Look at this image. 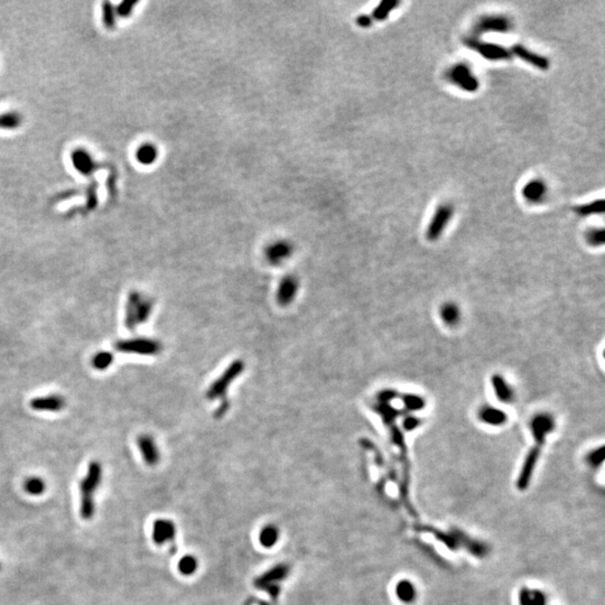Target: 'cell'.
Returning a JSON list of instances; mask_svg holds the SVG:
<instances>
[{"label": "cell", "instance_id": "1", "mask_svg": "<svg viewBox=\"0 0 605 605\" xmlns=\"http://www.w3.org/2000/svg\"><path fill=\"white\" fill-rule=\"evenodd\" d=\"M530 428L532 436L535 437V445L532 446L529 453H528L524 465L521 468L519 478L517 481L518 489L521 491L526 490L530 483L532 473H534L538 460H539L547 435L550 434L555 428V419H553L551 415L547 413L538 414L531 419Z\"/></svg>", "mask_w": 605, "mask_h": 605}, {"label": "cell", "instance_id": "2", "mask_svg": "<svg viewBox=\"0 0 605 605\" xmlns=\"http://www.w3.org/2000/svg\"><path fill=\"white\" fill-rule=\"evenodd\" d=\"M153 304L138 291H131L128 296L126 306L125 324L129 330H134L149 317Z\"/></svg>", "mask_w": 605, "mask_h": 605}, {"label": "cell", "instance_id": "3", "mask_svg": "<svg viewBox=\"0 0 605 605\" xmlns=\"http://www.w3.org/2000/svg\"><path fill=\"white\" fill-rule=\"evenodd\" d=\"M289 574V567L285 564H278L270 570L261 574L255 579V586L268 593L273 598H277L280 592V585Z\"/></svg>", "mask_w": 605, "mask_h": 605}, {"label": "cell", "instance_id": "4", "mask_svg": "<svg viewBox=\"0 0 605 605\" xmlns=\"http://www.w3.org/2000/svg\"><path fill=\"white\" fill-rule=\"evenodd\" d=\"M118 352L135 353V355H156L160 351V343L148 338H128L115 343Z\"/></svg>", "mask_w": 605, "mask_h": 605}, {"label": "cell", "instance_id": "5", "mask_svg": "<svg viewBox=\"0 0 605 605\" xmlns=\"http://www.w3.org/2000/svg\"><path fill=\"white\" fill-rule=\"evenodd\" d=\"M454 212V209L452 208V205L449 204H444L440 205V207L437 209V211L435 212L434 217L432 219V221L429 223V227L427 229L426 232V237L429 241H436L440 235H442L444 229L446 228V225L449 222L450 218H452Z\"/></svg>", "mask_w": 605, "mask_h": 605}, {"label": "cell", "instance_id": "6", "mask_svg": "<svg viewBox=\"0 0 605 605\" xmlns=\"http://www.w3.org/2000/svg\"><path fill=\"white\" fill-rule=\"evenodd\" d=\"M102 478V468L99 462H91L84 479L81 481V500L93 499V493L99 488Z\"/></svg>", "mask_w": 605, "mask_h": 605}, {"label": "cell", "instance_id": "7", "mask_svg": "<svg viewBox=\"0 0 605 605\" xmlns=\"http://www.w3.org/2000/svg\"><path fill=\"white\" fill-rule=\"evenodd\" d=\"M153 541L158 546L175 539L176 526L169 519H157L153 525Z\"/></svg>", "mask_w": 605, "mask_h": 605}, {"label": "cell", "instance_id": "8", "mask_svg": "<svg viewBox=\"0 0 605 605\" xmlns=\"http://www.w3.org/2000/svg\"><path fill=\"white\" fill-rule=\"evenodd\" d=\"M29 406L35 412H61L65 407V399L60 394H47L32 399Z\"/></svg>", "mask_w": 605, "mask_h": 605}, {"label": "cell", "instance_id": "9", "mask_svg": "<svg viewBox=\"0 0 605 605\" xmlns=\"http://www.w3.org/2000/svg\"><path fill=\"white\" fill-rule=\"evenodd\" d=\"M71 160L76 171L84 176H91L95 172L96 167H98L90 154L85 149H82V148L73 150L71 155Z\"/></svg>", "mask_w": 605, "mask_h": 605}, {"label": "cell", "instance_id": "10", "mask_svg": "<svg viewBox=\"0 0 605 605\" xmlns=\"http://www.w3.org/2000/svg\"><path fill=\"white\" fill-rule=\"evenodd\" d=\"M468 44L470 47H472L483 56V58L488 60H506L510 58L509 52L500 45L476 42V40H470Z\"/></svg>", "mask_w": 605, "mask_h": 605}, {"label": "cell", "instance_id": "11", "mask_svg": "<svg viewBox=\"0 0 605 605\" xmlns=\"http://www.w3.org/2000/svg\"><path fill=\"white\" fill-rule=\"evenodd\" d=\"M450 80L465 91H475L479 88V82L464 65H458L450 71Z\"/></svg>", "mask_w": 605, "mask_h": 605}, {"label": "cell", "instance_id": "12", "mask_svg": "<svg viewBox=\"0 0 605 605\" xmlns=\"http://www.w3.org/2000/svg\"><path fill=\"white\" fill-rule=\"evenodd\" d=\"M137 443L142 455V459L148 465H156L160 462L161 454L153 437L148 436V435H142V436L138 438Z\"/></svg>", "mask_w": 605, "mask_h": 605}, {"label": "cell", "instance_id": "13", "mask_svg": "<svg viewBox=\"0 0 605 605\" xmlns=\"http://www.w3.org/2000/svg\"><path fill=\"white\" fill-rule=\"evenodd\" d=\"M479 419L482 423L491 426H501L508 420L507 414L499 408L492 406H484L480 409Z\"/></svg>", "mask_w": 605, "mask_h": 605}, {"label": "cell", "instance_id": "14", "mask_svg": "<svg viewBox=\"0 0 605 605\" xmlns=\"http://www.w3.org/2000/svg\"><path fill=\"white\" fill-rule=\"evenodd\" d=\"M492 388L495 393V397L502 402H511L514 400V390L510 387V384L507 382L506 379L501 374L495 373L492 376L491 379Z\"/></svg>", "mask_w": 605, "mask_h": 605}, {"label": "cell", "instance_id": "15", "mask_svg": "<svg viewBox=\"0 0 605 605\" xmlns=\"http://www.w3.org/2000/svg\"><path fill=\"white\" fill-rule=\"evenodd\" d=\"M512 53L517 55L518 58H520L521 60L526 61L527 63L534 65L540 70H547L548 66H549V62H548L546 58L530 52V51H528L527 48L522 47L521 45H515L514 47H512Z\"/></svg>", "mask_w": 605, "mask_h": 605}, {"label": "cell", "instance_id": "16", "mask_svg": "<svg viewBox=\"0 0 605 605\" xmlns=\"http://www.w3.org/2000/svg\"><path fill=\"white\" fill-rule=\"evenodd\" d=\"M279 530L275 525H266L259 532V543L264 548H273L279 540Z\"/></svg>", "mask_w": 605, "mask_h": 605}, {"label": "cell", "instance_id": "17", "mask_svg": "<svg viewBox=\"0 0 605 605\" xmlns=\"http://www.w3.org/2000/svg\"><path fill=\"white\" fill-rule=\"evenodd\" d=\"M396 595L402 603H413L416 598V588L408 579H402L396 585Z\"/></svg>", "mask_w": 605, "mask_h": 605}, {"label": "cell", "instance_id": "18", "mask_svg": "<svg viewBox=\"0 0 605 605\" xmlns=\"http://www.w3.org/2000/svg\"><path fill=\"white\" fill-rule=\"evenodd\" d=\"M439 316L446 325L454 326L461 319L460 309L453 302H445L439 310Z\"/></svg>", "mask_w": 605, "mask_h": 605}, {"label": "cell", "instance_id": "19", "mask_svg": "<svg viewBox=\"0 0 605 605\" xmlns=\"http://www.w3.org/2000/svg\"><path fill=\"white\" fill-rule=\"evenodd\" d=\"M401 399V401L404 404V412L405 413H417L419 410H422L425 408V400L423 397L418 396L416 393H405L402 397H399Z\"/></svg>", "mask_w": 605, "mask_h": 605}, {"label": "cell", "instance_id": "20", "mask_svg": "<svg viewBox=\"0 0 605 605\" xmlns=\"http://www.w3.org/2000/svg\"><path fill=\"white\" fill-rule=\"evenodd\" d=\"M520 605H545L546 598L540 591H530L522 588L519 595Z\"/></svg>", "mask_w": 605, "mask_h": 605}, {"label": "cell", "instance_id": "21", "mask_svg": "<svg viewBox=\"0 0 605 605\" xmlns=\"http://www.w3.org/2000/svg\"><path fill=\"white\" fill-rule=\"evenodd\" d=\"M178 572L184 576H192L196 573L198 568V561L195 556L185 555L183 556L177 564Z\"/></svg>", "mask_w": 605, "mask_h": 605}, {"label": "cell", "instance_id": "22", "mask_svg": "<svg viewBox=\"0 0 605 605\" xmlns=\"http://www.w3.org/2000/svg\"><path fill=\"white\" fill-rule=\"evenodd\" d=\"M136 157L138 162L143 164V165H149V164L155 162L157 158V150L153 145H142L140 148H138Z\"/></svg>", "mask_w": 605, "mask_h": 605}, {"label": "cell", "instance_id": "23", "mask_svg": "<svg viewBox=\"0 0 605 605\" xmlns=\"http://www.w3.org/2000/svg\"><path fill=\"white\" fill-rule=\"evenodd\" d=\"M112 363H114V355L107 351L96 353V355L92 358V367H93L95 370L99 371L107 370Z\"/></svg>", "mask_w": 605, "mask_h": 605}, {"label": "cell", "instance_id": "24", "mask_svg": "<svg viewBox=\"0 0 605 605\" xmlns=\"http://www.w3.org/2000/svg\"><path fill=\"white\" fill-rule=\"evenodd\" d=\"M23 118L17 112L0 115V129H16L22 125Z\"/></svg>", "mask_w": 605, "mask_h": 605}, {"label": "cell", "instance_id": "25", "mask_svg": "<svg viewBox=\"0 0 605 605\" xmlns=\"http://www.w3.org/2000/svg\"><path fill=\"white\" fill-rule=\"evenodd\" d=\"M24 489L30 495H40L44 493L46 485L43 479L33 476V478H29L25 481Z\"/></svg>", "mask_w": 605, "mask_h": 605}, {"label": "cell", "instance_id": "26", "mask_svg": "<svg viewBox=\"0 0 605 605\" xmlns=\"http://www.w3.org/2000/svg\"><path fill=\"white\" fill-rule=\"evenodd\" d=\"M102 20L107 28L112 29L116 25V9L109 2L102 4Z\"/></svg>", "mask_w": 605, "mask_h": 605}, {"label": "cell", "instance_id": "27", "mask_svg": "<svg viewBox=\"0 0 605 605\" xmlns=\"http://www.w3.org/2000/svg\"><path fill=\"white\" fill-rule=\"evenodd\" d=\"M481 30H499V32H505L508 29V20L503 18H495L492 17L485 19L480 25Z\"/></svg>", "mask_w": 605, "mask_h": 605}, {"label": "cell", "instance_id": "28", "mask_svg": "<svg viewBox=\"0 0 605 605\" xmlns=\"http://www.w3.org/2000/svg\"><path fill=\"white\" fill-rule=\"evenodd\" d=\"M543 193H545V186L537 181L529 183L524 189V195L528 199H531V201H536V199L540 198V196L543 195Z\"/></svg>", "mask_w": 605, "mask_h": 605}, {"label": "cell", "instance_id": "29", "mask_svg": "<svg viewBox=\"0 0 605 605\" xmlns=\"http://www.w3.org/2000/svg\"><path fill=\"white\" fill-rule=\"evenodd\" d=\"M399 3L398 2H391V0H387V2H382L379 6L377 7V9L374 10L373 13V18L377 20H383L388 17V15L390 14L393 8L398 6Z\"/></svg>", "mask_w": 605, "mask_h": 605}, {"label": "cell", "instance_id": "30", "mask_svg": "<svg viewBox=\"0 0 605 605\" xmlns=\"http://www.w3.org/2000/svg\"><path fill=\"white\" fill-rule=\"evenodd\" d=\"M576 211H577V213L584 215V217H586V215H589V214H603L604 201L603 199H598V201H594L589 204L582 205L581 208L576 209Z\"/></svg>", "mask_w": 605, "mask_h": 605}, {"label": "cell", "instance_id": "31", "mask_svg": "<svg viewBox=\"0 0 605 605\" xmlns=\"http://www.w3.org/2000/svg\"><path fill=\"white\" fill-rule=\"evenodd\" d=\"M95 512V505L93 499H83L81 500L80 514L83 519L89 520L94 516Z\"/></svg>", "mask_w": 605, "mask_h": 605}, {"label": "cell", "instance_id": "32", "mask_svg": "<svg viewBox=\"0 0 605 605\" xmlns=\"http://www.w3.org/2000/svg\"><path fill=\"white\" fill-rule=\"evenodd\" d=\"M588 463L591 464L593 468H597L598 465H601L604 461V447L601 446V447H598L596 449H594L593 452H591V454L588 455Z\"/></svg>", "mask_w": 605, "mask_h": 605}, {"label": "cell", "instance_id": "33", "mask_svg": "<svg viewBox=\"0 0 605 605\" xmlns=\"http://www.w3.org/2000/svg\"><path fill=\"white\" fill-rule=\"evenodd\" d=\"M136 5H137V2H132V0H126V2H122L119 6L117 7L116 12L118 15H119V16L127 17L132 13V9H134Z\"/></svg>", "mask_w": 605, "mask_h": 605}, {"label": "cell", "instance_id": "34", "mask_svg": "<svg viewBox=\"0 0 605 605\" xmlns=\"http://www.w3.org/2000/svg\"><path fill=\"white\" fill-rule=\"evenodd\" d=\"M420 423H422L420 418L413 416V415H407L402 420V427L406 432H413L414 429H416L419 426Z\"/></svg>", "mask_w": 605, "mask_h": 605}, {"label": "cell", "instance_id": "35", "mask_svg": "<svg viewBox=\"0 0 605 605\" xmlns=\"http://www.w3.org/2000/svg\"><path fill=\"white\" fill-rule=\"evenodd\" d=\"M86 194H88V203H86V210H92L95 208L96 202H98V199H96V184H91L89 186V188L86 189Z\"/></svg>", "mask_w": 605, "mask_h": 605}, {"label": "cell", "instance_id": "36", "mask_svg": "<svg viewBox=\"0 0 605 605\" xmlns=\"http://www.w3.org/2000/svg\"><path fill=\"white\" fill-rule=\"evenodd\" d=\"M588 242L593 245H599L604 242L603 230H593L588 233Z\"/></svg>", "mask_w": 605, "mask_h": 605}, {"label": "cell", "instance_id": "37", "mask_svg": "<svg viewBox=\"0 0 605 605\" xmlns=\"http://www.w3.org/2000/svg\"><path fill=\"white\" fill-rule=\"evenodd\" d=\"M359 23H360L362 26H368V25L371 23V19L368 17H360L359 18Z\"/></svg>", "mask_w": 605, "mask_h": 605}, {"label": "cell", "instance_id": "38", "mask_svg": "<svg viewBox=\"0 0 605 605\" xmlns=\"http://www.w3.org/2000/svg\"><path fill=\"white\" fill-rule=\"evenodd\" d=\"M0 568H2V565H0Z\"/></svg>", "mask_w": 605, "mask_h": 605}]
</instances>
